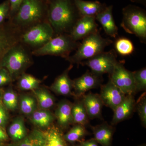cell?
Instances as JSON below:
<instances>
[{"instance_id":"1","label":"cell","mask_w":146,"mask_h":146,"mask_svg":"<svg viewBox=\"0 0 146 146\" xmlns=\"http://www.w3.org/2000/svg\"><path fill=\"white\" fill-rule=\"evenodd\" d=\"M81 17L74 0H49L47 19L53 29L54 36L70 34Z\"/></svg>"},{"instance_id":"2","label":"cell","mask_w":146,"mask_h":146,"mask_svg":"<svg viewBox=\"0 0 146 146\" xmlns=\"http://www.w3.org/2000/svg\"><path fill=\"white\" fill-rule=\"evenodd\" d=\"M8 20L13 27L23 33L47 21V11L42 0H24L15 15Z\"/></svg>"},{"instance_id":"3","label":"cell","mask_w":146,"mask_h":146,"mask_svg":"<svg viewBox=\"0 0 146 146\" xmlns=\"http://www.w3.org/2000/svg\"><path fill=\"white\" fill-rule=\"evenodd\" d=\"M32 50L19 42L9 50L3 58L1 68L9 72L12 80L23 74L27 68L32 64Z\"/></svg>"},{"instance_id":"4","label":"cell","mask_w":146,"mask_h":146,"mask_svg":"<svg viewBox=\"0 0 146 146\" xmlns=\"http://www.w3.org/2000/svg\"><path fill=\"white\" fill-rule=\"evenodd\" d=\"M109 38H104L99 31L92 33L82 39L75 53L66 60L72 65H80L81 63L104 51L105 48L112 43Z\"/></svg>"},{"instance_id":"5","label":"cell","mask_w":146,"mask_h":146,"mask_svg":"<svg viewBox=\"0 0 146 146\" xmlns=\"http://www.w3.org/2000/svg\"><path fill=\"white\" fill-rule=\"evenodd\" d=\"M121 27L127 33L136 35L142 42L146 40V12L143 9L128 5L122 9Z\"/></svg>"},{"instance_id":"6","label":"cell","mask_w":146,"mask_h":146,"mask_svg":"<svg viewBox=\"0 0 146 146\" xmlns=\"http://www.w3.org/2000/svg\"><path fill=\"white\" fill-rule=\"evenodd\" d=\"M79 44L74 41L70 34L64 33L53 37L43 46L32 51V53L36 56H55L66 59L77 49Z\"/></svg>"},{"instance_id":"7","label":"cell","mask_w":146,"mask_h":146,"mask_svg":"<svg viewBox=\"0 0 146 146\" xmlns=\"http://www.w3.org/2000/svg\"><path fill=\"white\" fill-rule=\"evenodd\" d=\"M54 36L52 27L48 21H46L22 33L20 42L32 51L44 46Z\"/></svg>"},{"instance_id":"8","label":"cell","mask_w":146,"mask_h":146,"mask_svg":"<svg viewBox=\"0 0 146 146\" xmlns=\"http://www.w3.org/2000/svg\"><path fill=\"white\" fill-rule=\"evenodd\" d=\"M117 54L115 50L103 52L88 60H85L80 65H86L91 71L96 74L102 76L104 74H111L117 62Z\"/></svg>"},{"instance_id":"9","label":"cell","mask_w":146,"mask_h":146,"mask_svg":"<svg viewBox=\"0 0 146 146\" xmlns=\"http://www.w3.org/2000/svg\"><path fill=\"white\" fill-rule=\"evenodd\" d=\"M124 63V60L117 61L109 79L125 95H133L136 93L133 72L125 68Z\"/></svg>"},{"instance_id":"10","label":"cell","mask_w":146,"mask_h":146,"mask_svg":"<svg viewBox=\"0 0 146 146\" xmlns=\"http://www.w3.org/2000/svg\"><path fill=\"white\" fill-rule=\"evenodd\" d=\"M21 33L9 20L0 25V68L6 54L11 47L20 42Z\"/></svg>"},{"instance_id":"11","label":"cell","mask_w":146,"mask_h":146,"mask_svg":"<svg viewBox=\"0 0 146 146\" xmlns=\"http://www.w3.org/2000/svg\"><path fill=\"white\" fill-rule=\"evenodd\" d=\"M102 82V76L87 70L81 76L73 80L74 91L73 95L78 98L82 97L87 91L101 85Z\"/></svg>"},{"instance_id":"12","label":"cell","mask_w":146,"mask_h":146,"mask_svg":"<svg viewBox=\"0 0 146 146\" xmlns=\"http://www.w3.org/2000/svg\"><path fill=\"white\" fill-rule=\"evenodd\" d=\"M99 96L104 105L111 108L113 111L126 96L123 92L110 79L106 84L101 85Z\"/></svg>"},{"instance_id":"13","label":"cell","mask_w":146,"mask_h":146,"mask_svg":"<svg viewBox=\"0 0 146 146\" xmlns=\"http://www.w3.org/2000/svg\"><path fill=\"white\" fill-rule=\"evenodd\" d=\"M95 16H82L77 21L70 33L72 39L78 42L98 31Z\"/></svg>"},{"instance_id":"14","label":"cell","mask_w":146,"mask_h":146,"mask_svg":"<svg viewBox=\"0 0 146 146\" xmlns=\"http://www.w3.org/2000/svg\"><path fill=\"white\" fill-rule=\"evenodd\" d=\"M38 140L39 146H67L60 129L51 125L46 130H34Z\"/></svg>"},{"instance_id":"15","label":"cell","mask_w":146,"mask_h":146,"mask_svg":"<svg viewBox=\"0 0 146 146\" xmlns=\"http://www.w3.org/2000/svg\"><path fill=\"white\" fill-rule=\"evenodd\" d=\"M136 104L133 95H126L123 101L113 110L111 124L115 125L130 117L136 109Z\"/></svg>"},{"instance_id":"16","label":"cell","mask_w":146,"mask_h":146,"mask_svg":"<svg viewBox=\"0 0 146 146\" xmlns=\"http://www.w3.org/2000/svg\"><path fill=\"white\" fill-rule=\"evenodd\" d=\"M112 10L113 5L107 6L104 10L97 14L96 19L101 25L106 34L116 38L118 34V29L114 21Z\"/></svg>"},{"instance_id":"17","label":"cell","mask_w":146,"mask_h":146,"mask_svg":"<svg viewBox=\"0 0 146 146\" xmlns=\"http://www.w3.org/2000/svg\"><path fill=\"white\" fill-rule=\"evenodd\" d=\"M89 119H100L104 104L99 95L89 93L82 97Z\"/></svg>"},{"instance_id":"18","label":"cell","mask_w":146,"mask_h":146,"mask_svg":"<svg viewBox=\"0 0 146 146\" xmlns=\"http://www.w3.org/2000/svg\"><path fill=\"white\" fill-rule=\"evenodd\" d=\"M70 67L61 75L56 79L50 89L58 95L67 96L72 95L73 89V80L70 78L69 76V72L72 68L71 64Z\"/></svg>"},{"instance_id":"19","label":"cell","mask_w":146,"mask_h":146,"mask_svg":"<svg viewBox=\"0 0 146 146\" xmlns=\"http://www.w3.org/2000/svg\"><path fill=\"white\" fill-rule=\"evenodd\" d=\"M94 139L102 146H111L115 129L106 122L91 126Z\"/></svg>"},{"instance_id":"20","label":"cell","mask_w":146,"mask_h":146,"mask_svg":"<svg viewBox=\"0 0 146 146\" xmlns=\"http://www.w3.org/2000/svg\"><path fill=\"white\" fill-rule=\"evenodd\" d=\"M72 105L70 102L63 100L58 104L56 110L55 117L58 125L62 128H67L74 123L72 116Z\"/></svg>"},{"instance_id":"21","label":"cell","mask_w":146,"mask_h":146,"mask_svg":"<svg viewBox=\"0 0 146 146\" xmlns=\"http://www.w3.org/2000/svg\"><path fill=\"white\" fill-rule=\"evenodd\" d=\"M80 16H95L104 10L107 5L98 1L74 0Z\"/></svg>"},{"instance_id":"22","label":"cell","mask_w":146,"mask_h":146,"mask_svg":"<svg viewBox=\"0 0 146 146\" xmlns=\"http://www.w3.org/2000/svg\"><path fill=\"white\" fill-rule=\"evenodd\" d=\"M55 117L47 110H36L31 115V121L35 125L41 128L48 127L54 121Z\"/></svg>"},{"instance_id":"23","label":"cell","mask_w":146,"mask_h":146,"mask_svg":"<svg viewBox=\"0 0 146 146\" xmlns=\"http://www.w3.org/2000/svg\"><path fill=\"white\" fill-rule=\"evenodd\" d=\"M72 111L74 123L84 126L89 123V117L82 99L76 100L73 104Z\"/></svg>"},{"instance_id":"24","label":"cell","mask_w":146,"mask_h":146,"mask_svg":"<svg viewBox=\"0 0 146 146\" xmlns=\"http://www.w3.org/2000/svg\"><path fill=\"white\" fill-rule=\"evenodd\" d=\"M33 91L39 109L48 110L54 105V98L46 89L38 88Z\"/></svg>"},{"instance_id":"25","label":"cell","mask_w":146,"mask_h":146,"mask_svg":"<svg viewBox=\"0 0 146 146\" xmlns=\"http://www.w3.org/2000/svg\"><path fill=\"white\" fill-rule=\"evenodd\" d=\"M9 134L11 139L18 142L27 136V130L23 119L21 117L16 118L9 128Z\"/></svg>"},{"instance_id":"26","label":"cell","mask_w":146,"mask_h":146,"mask_svg":"<svg viewBox=\"0 0 146 146\" xmlns=\"http://www.w3.org/2000/svg\"><path fill=\"white\" fill-rule=\"evenodd\" d=\"M37 102L36 99L29 95H23L19 100L21 112L26 115H31L36 110Z\"/></svg>"},{"instance_id":"27","label":"cell","mask_w":146,"mask_h":146,"mask_svg":"<svg viewBox=\"0 0 146 146\" xmlns=\"http://www.w3.org/2000/svg\"><path fill=\"white\" fill-rule=\"evenodd\" d=\"M41 82V80L31 75L24 73L19 77L18 85L21 90L33 91L39 88Z\"/></svg>"},{"instance_id":"28","label":"cell","mask_w":146,"mask_h":146,"mask_svg":"<svg viewBox=\"0 0 146 146\" xmlns=\"http://www.w3.org/2000/svg\"><path fill=\"white\" fill-rule=\"evenodd\" d=\"M88 132L85 126L80 124H76L69 131L63 136L65 141L70 143H74L83 139Z\"/></svg>"},{"instance_id":"29","label":"cell","mask_w":146,"mask_h":146,"mask_svg":"<svg viewBox=\"0 0 146 146\" xmlns=\"http://www.w3.org/2000/svg\"><path fill=\"white\" fill-rule=\"evenodd\" d=\"M115 46L116 51L123 56L129 55L134 51L133 43L125 37H121L117 39L115 42Z\"/></svg>"},{"instance_id":"30","label":"cell","mask_w":146,"mask_h":146,"mask_svg":"<svg viewBox=\"0 0 146 146\" xmlns=\"http://www.w3.org/2000/svg\"><path fill=\"white\" fill-rule=\"evenodd\" d=\"M2 103L7 109L14 111L19 105V100L16 92L12 88L7 90L3 94Z\"/></svg>"},{"instance_id":"31","label":"cell","mask_w":146,"mask_h":146,"mask_svg":"<svg viewBox=\"0 0 146 146\" xmlns=\"http://www.w3.org/2000/svg\"><path fill=\"white\" fill-rule=\"evenodd\" d=\"M135 86V93L145 91L146 69L145 68L133 72Z\"/></svg>"},{"instance_id":"32","label":"cell","mask_w":146,"mask_h":146,"mask_svg":"<svg viewBox=\"0 0 146 146\" xmlns=\"http://www.w3.org/2000/svg\"><path fill=\"white\" fill-rule=\"evenodd\" d=\"M136 109L141 120V124L144 127L146 126V93L141 96L136 102Z\"/></svg>"},{"instance_id":"33","label":"cell","mask_w":146,"mask_h":146,"mask_svg":"<svg viewBox=\"0 0 146 146\" xmlns=\"http://www.w3.org/2000/svg\"><path fill=\"white\" fill-rule=\"evenodd\" d=\"M9 146H39V140L35 130L31 134L21 141L15 142Z\"/></svg>"},{"instance_id":"34","label":"cell","mask_w":146,"mask_h":146,"mask_svg":"<svg viewBox=\"0 0 146 146\" xmlns=\"http://www.w3.org/2000/svg\"><path fill=\"white\" fill-rule=\"evenodd\" d=\"M10 12V5L9 0L0 4V25L4 23L9 19Z\"/></svg>"},{"instance_id":"35","label":"cell","mask_w":146,"mask_h":146,"mask_svg":"<svg viewBox=\"0 0 146 146\" xmlns=\"http://www.w3.org/2000/svg\"><path fill=\"white\" fill-rule=\"evenodd\" d=\"M13 81L9 72L4 68H0V86H4Z\"/></svg>"},{"instance_id":"36","label":"cell","mask_w":146,"mask_h":146,"mask_svg":"<svg viewBox=\"0 0 146 146\" xmlns=\"http://www.w3.org/2000/svg\"><path fill=\"white\" fill-rule=\"evenodd\" d=\"M24 0H9L10 5V12L8 19L12 18L18 11Z\"/></svg>"},{"instance_id":"37","label":"cell","mask_w":146,"mask_h":146,"mask_svg":"<svg viewBox=\"0 0 146 146\" xmlns=\"http://www.w3.org/2000/svg\"><path fill=\"white\" fill-rule=\"evenodd\" d=\"M8 115L6 110L2 105L0 106V127H3L8 121Z\"/></svg>"},{"instance_id":"38","label":"cell","mask_w":146,"mask_h":146,"mask_svg":"<svg viewBox=\"0 0 146 146\" xmlns=\"http://www.w3.org/2000/svg\"><path fill=\"white\" fill-rule=\"evenodd\" d=\"M7 136L6 133L3 130L2 127H0V142L6 141L7 139Z\"/></svg>"},{"instance_id":"39","label":"cell","mask_w":146,"mask_h":146,"mask_svg":"<svg viewBox=\"0 0 146 146\" xmlns=\"http://www.w3.org/2000/svg\"><path fill=\"white\" fill-rule=\"evenodd\" d=\"M84 142L88 146H98V143L94 138H92L88 141H85Z\"/></svg>"},{"instance_id":"40","label":"cell","mask_w":146,"mask_h":146,"mask_svg":"<svg viewBox=\"0 0 146 146\" xmlns=\"http://www.w3.org/2000/svg\"><path fill=\"white\" fill-rule=\"evenodd\" d=\"M129 1L132 2L141 4L145 6L146 5V0H129Z\"/></svg>"},{"instance_id":"41","label":"cell","mask_w":146,"mask_h":146,"mask_svg":"<svg viewBox=\"0 0 146 146\" xmlns=\"http://www.w3.org/2000/svg\"><path fill=\"white\" fill-rule=\"evenodd\" d=\"M3 93L2 90L0 89V106L2 105V97L3 95Z\"/></svg>"},{"instance_id":"42","label":"cell","mask_w":146,"mask_h":146,"mask_svg":"<svg viewBox=\"0 0 146 146\" xmlns=\"http://www.w3.org/2000/svg\"><path fill=\"white\" fill-rule=\"evenodd\" d=\"M80 146H88L86 145L84 141H80Z\"/></svg>"},{"instance_id":"43","label":"cell","mask_w":146,"mask_h":146,"mask_svg":"<svg viewBox=\"0 0 146 146\" xmlns=\"http://www.w3.org/2000/svg\"><path fill=\"white\" fill-rule=\"evenodd\" d=\"M139 146H146L145 145V144H143V145H141Z\"/></svg>"},{"instance_id":"44","label":"cell","mask_w":146,"mask_h":146,"mask_svg":"<svg viewBox=\"0 0 146 146\" xmlns=\"http://www.w3.org/2000/svg\"><path fill=\"white\" fill-rule=\"evenodd\" d=\"M80 146L79 145V146Z\"/></svg>"},{"instance_id":"45","label":"cell","mask_w":146,"mask_h":146,"mask_svg":"<svg viewBox=\"0 0 146 146\" xmlns=\"http://www.w3.org/2000/svg\"><path fill=\"white\" fill-rule=\"evenodd\" d=\"M0 146H1V145H0Z\"/></svg>"},{"instance_id":"46","label":"cell","mask_w":146,"mask_h":146,"mask_svg":"<svg viewBox=\"0 0 146 146\" xmlns=\"http://www.w3.org/2000/svg\"><path fill=\"white\" fill-rule=\"evenodd\" d=\"M47 1H49V0H47Z\"/></svg>"}]
</instances>
